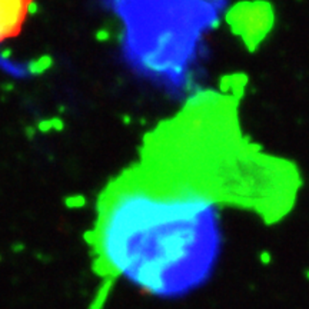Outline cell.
<instances>
[{
	"mask_svg": "<svg viewBox=\"0 0 309 309\" xmlns=\"http://www.w3.org/2000/svg\"><path fill=\"white\" fill-rule=\"evenodd\" d=\"M223 205L209 168L171 120L143 140L139 160L102 190L86 235L103 305L115 283L176 298L202 285L221 248Z\"/></svg>",
	"mask_w": 309,
	"mask_h": 309,
	"instance_id": "6da1fadb",
	"label": "cell"
},
{
	"mask_svg": "<svg viewBox=\"0 0 309 309\" xmlns=\"http://www.w3.org/2000/svg\"><path fill=\"white\" fill-rule=\"evenodd\" d=\"M223 22L242 46L254 52L271 34L275 26V10L266 0H242L229 4Z\"/></svg>",
	"mask_w": 309,
	"mask_h": 309,
	"instance_id": "7a4b0ae2",
	"label": "cell"
},
{
	"mask_svg": "<svg viewBox=\"0 0 309 309\" xmlns=\"http://www.w3.org/2000/svg\"><path fill=\"white\" fill-rule=\"evenodd\" d=\"M34 0H0V43L20 34Z\"/></svg>",
	"mask_w": 309,
	"mask_h": 309,
	"instance_id": "3957f363",
	"label": "cell"
}]
</instances>
